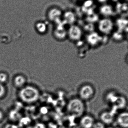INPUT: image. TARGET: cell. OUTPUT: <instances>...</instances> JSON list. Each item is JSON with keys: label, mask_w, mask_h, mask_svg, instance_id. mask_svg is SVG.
I'll use <instances>...</instances> for the list:
<instances>
[{"label": "cell", "mask_w": 128, "mask_h": 128, "mask_svg": "<svg viewBox=\"0 0 128 128\" xmlns=\"http://www.w3.org/2000/svg\"><path fill=\"white\" fill-rule=\"evenodd\" d=\"M86 106L84 102L80 98L70 100L66 106V110L70 116L80 118L86 114Z\"/></svg>", "instance_id": "obj_1"}, {"label": "cell", "mask_w": 128, "mask_h": 128, "mask_svg": "<svg viewBox=\"0 0 128 128\" xmlns=\"http://www.w3.org/2000/svg\"><path fill=\"white\" fill-rule=\"evenodd\" d=\"M39 90L33 86H28L23 87L20 90L19 96L22 101L28 104L36 102L40 97Z\"/></svg>", "instance_id": "obj_2"}, {"label": "cell", "mask_w": 128, "mask_h": 128, "mask_svg": "<svg viewBox=\"0 0 128 128\" xmlns=\"http://www.w3.org/2000/svg\"><path fill=\"white\" fill-rule=\"evenodd\" d=\"M95 92L94 89L92 86L85 85L79 90V98L84 102L89 100L93 98Z\"/></svg>", "instance_id": "obj_3"}, {"label": "cell", "mask_w": 128, "mask_h": 128, "mask_svg": "<svg viewBox=\"0 0 128 128\" xmlns=\"http://www.w3.org/2000/svg\"><path fill=\"white\" fill-rule=\"evenodd\" d=\"M98 30L103 35L107 36L112 34L114 28L112 22L108 19L101 20L98 22Z\"/></svg>", "instance_id": "obj_4"}, {"label": "cell", "mask_w": 128, "mask_h": 128, "mask_svg": "<svg viewBox=\"0 0 128 128\" xmlns=\"http://www.w3.org/2000/svg\"><path fill=\"white\" fill-rule=\"evenodd\" d=\"M95 122L92 115L86 113L79 118L78 124L80 128H92Z\"/></svg>", "instance_id": "obj_5"}, {"label": "cell", "mask_w": 128, "mask_h": 128, "mask_svg": "<svg viewBox=\"0 0 128 128\" xmlns=\"http://www.w3.org/2000/svg\"><path fill=\"white\" fill-rule=\"evenodd\" d=\"M67 36L72 41H78L82 38V32L79 26L75 25H72L67 31Z\"/></svg>", "instance_id": "obj_6"}, {"label": "cell", "mask_w": 128, "mask_h": 128, "mask_svg": "<svg viewBox=\"0 0 128 128\" xmlns=\"http://www.w3.org/2000/svg\"><path fill=\"white\" fill-rule=\"evenodd\" d=\"M102 36L97 32H93L90 33L86 37L88 43L92 46L94 47L102 44Z\"/></svg>", "instance_id": "obj_7"}, {"label": "cell", "mask_w": 128, "mask_h": 128, "mask_svg": "<svg viewBox=\"0 0 128 128\" xmlns=\"http://www.w3.org/2000/svg\"><path fill=\"white\" fill-rule=\"evenodd\" d=\"M62 15V12L60 9L52 8L50 9L47 14L48 19L51 22H58Z\"/></svg>", "instance_id": "obj_8"}, {"label": "cell", "mask_w": 128, "mask_h": 128, "mask_svg": "<svg viewBox=\"0 0 128 128\" xmlns=\"http://www.w3.org/2000/svg\"><path fill=\"white\" fill-rule=\"evenodd\" d=\"M100 121L105 124H111L114 120V114L111 111L102 112L99 116Z\"/></svg>", "instance_id": "obj_9"}, {"label": "cell", "mask_w": 128, "mask_h": 128, "mask_svg": "<svg viewBox=\"0 0 128 128\" xmlns=\"http://www.w3.org/2000/svg\"><path fill=\"white\" fill-rule=\"evenodd\" d=\"M117 124L122 128H128V112H123L118 115L116 118Z\"/></svg>", "instance_id": "obj_10"}, {"label": "cell", "mask_w": 128, "mask_h": 128, "mask_svg": "<svg viewBox=\"0 0 128 128\" xmlns=\"http://www.w3.org/2000/svg\"><path fill=\"white\" fill-rule=\"evenodd\" d=\"M54 35L55 37L58 40H64L67 36V32L64 27L62 26H59L54 30Z\"/></svg>", "instance_id": "obj_11"}, {"label": "cell", "mask_w": 128, "mask_h": 128, "mask_svg": "<svg viewBox=\"0 0 128 128\" xmlns=\"http://www.w3.org/2000/svg\"><path fill=\"white\" fill-rule=\"evenodd\" d=\"M127 104L126 98L124 96H118L116 102L114 104V106L115 107L116 110L122 109L124 108Z\"/></svg>", "instance_id": "obj_12"}, {"label": "cell", "mask_w": 128, "mask_h": 128, "mask_svg": "<svg viewBox=\"0 0 128 128\" xmlns=\"http://www.w3.org/2000/svg\"><path fill=\"white\" fill-rule=\"evenodd\" d=\"M64 18L65 22L71 25H73L76 20L75 14L70 11H67L64 13Z\"/></svg>", "instance_id": "obj_13"}, {"label": "cell", "mask_w": 128, "mask_h": 128, "mask_svg": "<svg viewBox=\"0 0 128 128\" xmlns=\"http://www.w3.org/2000/svg\"><path fill=\"white\" fill-rule=\"evenodd\" d=\"M9 118L12 122H16L20 120L21 118V115L18 111L16 110H11L9 114Z\"/></svg>", "instance_id": "obj_14"}, {"label": "cell", "mask_w": 128, "mask_h": 128, "mask_svg": "<svg viewBox=\"0 0 128 128\" xmlns=\"http://www.w3.org/2000/svg\"><path fill=\"white\" fill-rule=\"evenodd\" d=\"M118 94L114 92H108L106 96V100L108 102L113 104L115 103L118 96Z\"/></svg>", "instance_id": "obj_15"}, {"label": "cell", "mask_w": 128, "mask_h": 128, "mask_svg": "<svg viewBox=\"0 0 128 128\" xmlns=\"http://www.w3.org/2000/svg\"><path fill=\"white\" fill-rule=\"evenodd\" d=\"M35 28L37 31L40 34H45L47 30L46 24L43 22H37L35 25Z\"/></svg>", "instance_id": "obj_16"}, {"label": "cell", "mask_w": 128, "mask_h": 128, "mask_svg": "<svg viewBox=\"0 0 128 128\" xmlns=\"http://www.w3.org/2000/svg\"><path fill=\"white\" fill-rule=\"evenodd\" d=\"M26 82V79L22 75H19L16 76L14 80L15 85L18 87H22L24 85Z\"/></svg>", "instance_id": "obj_17"}, {"label": "cell", "mask_w": 128, "mask_h": 128, "mask_svg": "<svg viewBox=\"0 0 128 128\" xmlns=\"http://www.w3.org/2000/svg\"><path fill=\"white\" fill-rule=\"evenodd\" d=\"M112 9L110 7L108 6L107 5H104V6H102L100 8V12L102 14L104 15H108L109 14V12L111 13L112 11H108V10H111Z\"/></svg>", "instance_id": "obj_18"}, {"label": "cell", "mask_w": 128, "mask_h": 128, "mask_svg": "<svg viewBox=\"0 0 128 128\" xmlns=\"http://www.w3.org/2000/svg\"><path fill=\"white\" fill-rule=\"evenodd\" d=\"M32 128H48L47 126L44 122H38L33 125Z\"/></svg>", "instance_id": "obj_19"}, {"label": "cell", "mask_w": 128, "mask_h": 128, "mask_svg": "<svg viewBox=\"0 0 128 128\" xmlns=\"http://www.w3.org/2000/svg\"><path fill=\"white\" fill-rule=\"evenodd\" d=\"M92 128H106L105 124L101 121H96Z\"/></svg>", "instance_id": "obj_20"}, {"label": "cell", "mask_w": 128, "mask_h": 128, "mask_svg": "<svg viewBox=\"0 0 128 128\" xmlns=\"http://www.w3.org/2000/svg\"><path fill=\"white\" fill-rule=\"evenodd\" d=\"M7 76L6 74L4 73H0V83H4L6 80Z\"/></svg>", "instance_id": "obj_21"}, {"label": "cell", "mask_w": 128, "mask_h": 128, "mask_svg": "<svg viewBox=\"0 0 128 128\" xmlns=\"http://www.w3.org/2000/svg\"><path fill=\"white\" fill-rule=\"evenodd\" d=\"M5 90L4 86L0 83V98L3 97L5 93Z\"/></svg>", "instance_id": "obj_22"}, {"label": "cell", "mask_w": 128, "mask_h": 128, "mask_svg": "<svg viewBox=\"0 0 128 128\" xmlns=\"http://www.w3.org/2000/svg\"><path fill=\"white\" fill-rule=\"evenodd\" d=\"M4 128H18V126L12 123L6 124Z\"/></svg>", "instance_id": "obj_23"}, {"label": "cell", "mask_w": 128, "mask_h": 128, "mask_svg": "<svg viewBox=\"0 0 128 128\" xmlns=\"http://www.w3.org/2000/svg\"><path fill=\"white\" fill-rule=\"evenodd\" d=\"M80 128L78 126V124H76L71 125L69 126L68 128Z\"/></svg>", "instance_id": "obj_24"}, {"label": "cell", "mask_w": 128, "mask_h": 128, "mask_svg": "<svg viewBox=\"0 0 128 128\" xmlns=\"http://www.w3.org/2000/svg\"><path fill=\"white\" fill-rule=\"evenodd\" d=\"M4 114L1 110H0V122L2 120L3 118H4Z\"/></svg>", "instance_id": "obj_25"}, {"label": "cell", "mask_w": 128, "mask_h": 128, "mask_svg": "<svg viewBox=\"0 0 128 128\" xmlns=\"http://www.w3.org/2000/svg\"><path fill=\"white\" fill-rule=\"evenodd\" d=\"M125 37L128 39V28L126 29L125 31V34H124Z\"/></svg>", "instance_id": "obj_26"}, {"label": "cell", "mask_w": 128, "mask_h": 128, "mask_svg": "<svg viewBox=\"0 0 128 128\" xmlns=\"http://www.w3.org/2000/svg\"><path fill=\"white\" fill-rule=\"evenodd\" d=\"M126 62L127 64H128V54H127V55L126 56Z\"/></svg>", "instance_id": "obj_27"}, {"label": "cell", "mask_w": 128, "mask_h": 128, "mask_svg": "<svg viewBox=\"0 0 128 128\" xmlns=\"http://www.w3.org/2000/svg\"><path fill=\"white\" fill-rule=\"evenodd\" d=\"M114 128L113 127H108V128Z\"/></svg>", "instance_id": "obj_28"}]
</instances>
